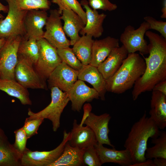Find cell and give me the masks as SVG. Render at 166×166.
I'll return each mask as SVG.
<instances>
[{"label": "cell", "instance_id": "cell-9", "mask_svg": "<svg viewBox=\"0 0 166 166\" xmlns=\"http://www.w3.org/2000/svg\"><path fill=\"white\" fill-rule=\"evenodd\" d=\"M23 37L8 39L0 49V78L15 80L14 71L18 61V50Z\"/></svg>", "mask_w": 166, "mask_h": 166}, {"label": "cell", "instance_id": "cell-2", "mask_svg": "<svg viewBox=\"0 0 166 166\" xmlns=\"http://www.w3.org/2000/svg\"><path fill=\"white\" fill-rule=\"evenodd\" d=\"M159 129L154 121L147 117L146 111L133 124L124 144L125 148L130 152L132 164L146 160L145 155L148 140L150 138L157 137L160 132Z\"/></svg>", "mask_w": 166, "mask_h": 166}, {"label": "cell", "instance_id": "cell-30", "mask_svg": "<svg viewBox=\"0 0 166 166\" xmlns=\"http://www.w3.org/2000/svg\"><path fill=\"white\" fill-rule=\"evenodd\" d=\"M19 10H47L50 8L49 0H12Z\"/></svg>", "mask_w": 166, "mask_h": 166}, {"label": "cell", "instance_id": "cell-27", "mask_svg": "<svg viewBox=\"0 0 166 166\" xmlns=\"http://www.w3.org/2000/svg\"><path fill=\"white\" fill-rule=\"evenodd\" d=\"M94 40L90 36L82 35L73 45V52L83 65L91 62Z\"/></svg>", "mask_w": 166, "mask_h": 166}, {"label": "cell", "instance_id": "cell-29", "mask_svg": "<svg viewBox=\"0 0 166 166\" xmlns=\"http://www.w3.org/2000/svg\"><path fill=\"white\" fill-rule=\"evenodd\" d=\"M151 143L154 145L147 148L145 153L146 159H152L156 158L166 159V132L160 131L159 136L152 139Z\"/></svg>", "mask_w": 166, "mask_h": 166}, {"label": "cell", "instance_id": "cell-17", "mask_svg": "<svg viewBox=\"0 0 166 166\" xmlns=\"http://www.w3.org/2000/svg\"><path fill=\"white\" fill-rule=\"evenodd\" d=\"M68 142L70 146L83 149L94 146L97 143L92 129L87 126H84L78 124L75 119L73 122Z\"/></svg>", "mask_w": 166, "mask_h": 166}, {"label": "cell", "instance_id": "cell-21", "mask_svg": "<svg viewBox=\"0 0 166 166\" xmlns=\"http://www.w3.org/2000/svg\"><path fill=\"white\" fill-rule=\"evenodd\" d=\"M78 79L91 84L98 92L101 99L102 101L105 100V95L107 91L106 80L97 67L90 64L83 65L78 70Z\"/></svg>", "mask_w": 166, "mask_h": 166}, {"label": "cell", "instance_id": "cell-24", "mask_svg": "<svg viewBox=\"0 0 166 166\" xmlns=\"http://www.w3.org/2000/svg\"><path fill=\"white\" fill-rule=\"evenodd\" d=\"M21 156L0 128V166H21Z\"/></svg>", "mask_w": 166, "mask_h": 166}, {"label": "cell", "instance_id": "cell-4", "mask_svg": "<svg viewBox=\"0 0 166 166\" xmlns=\"http://www.w3.org/2000/svg\"><path fill=\"white\" fill-rule=\"evenodd\" d=\"M51 100L50 103L45 108L37 113H34L28 109V117L30 119H47L52 123L53 130L56 132L60 126L61 114L69 101L67 93L58 88H50Z\"/></svg>", "mask_w": 166, "mask_h": 166}, {"label": "cell", "instance_id": "cell-32", "mask_svg": "<svg viewBox=\"0 0 166 166\" xmlns=\"http://www.w3.org/2000/svg\"><path fill=\"white\" fill-rule=\"evenodd\" d=\"M57 51L62 61L65 62L69 66L78 71L82 68L83 65L77 57L72 48L69 47L57 49Z\"/></svg>", "mask_w": 166, "mask_h": 166}, {"label": "cell", "instance_id": "cell-11", "mask_svg": "<svg viewBox=\"0 0 166 166\" xmlns=\"http://www.w3.org/2000/svg\"><path fill=\"white\" fill-rule=\"evenodd\" d=\"M58 10H51L45 25L43 38L57 49L69 47L70 40L66 37L62 26Z\"/></svg>", "mask_w": 166, "mask_h": 166}, {"label": "cell", "instance_id": "cell-34", "mask_svg": "<svg viewBox=\"0 0 166 166\" xmlns=\"http://www.w3.org/2000/svg\"><path fill=\"white\" fill-rule=\"evenodd\" d=\"M44 120L43 118L26 119L24 124L22 127L28 139L38 134L39 127Z\"/></svg>", "mask_w": 166, "mask_h": 166}, {"label": "cell", "instance_id": "cell-22", "mask_svg": "<svg viewBox=\"0 0 166 166\" xmlns=\"http://www.w3.org/2000/svg\"><path fill=\"white\" fill-rule=\"evenodd\" d=\"M61 14V18L64 22V32L70 38V45H73L80 37L79 33L85 24L81 18L72 10H64Z\"/></svg>", "mask_w": 166, "mask_h": 166}, {"label": "cell", "instance_id": "cell-14", "mask_svg": "<svg viewBox=\"0 0 166 166\" xmlns=\"http://www.w3.org/2000/svg\"><path fill=\"white\" fill-rule=\"evenodd\" d=\"M48 18L45 10H28L25 19L26 39H34L38 41L43 38V28Z\"/></svg>", "mask_w": 166, "mask_h": 166}, {"label": "cell", "instance_id": "cell-42", "mask_svg": "<svg viewBox=\"0 0 166 166\" xmlns=\"http://www.w3.org/2000/svg\"><path fill=\"white\" fill-rule=\"evenodd\" d=\"M161 12L162 14L160 17L162 18H166V0L163 1Z\"/></svg>", "mask_w": 166, "mask_h": 166}, {"label": "cell", "instance_id": "cell-12", "mask_svg": "<svg viewBox=\"0 0 166 166\" xmlns=\"http://www.w3.org/2000/svg\"><path fill=\"white\" fill-rule=\"evenodd\" d=\"M78 71L61 62L51 73L47 79L50 88H58L62 91L67 92L77 80Z\"/></svg>", "mask_w": 166, "mask_h": 166}, {"label": "cell", "instance_id": "cell-20", "mask_svg": "<svg viewBox=\"0 0 166 166\" xmlns=\"http://www.w3.org/2000/svg\"><path fill=\"white\" fill-rule=\"evenodd\" d=\"M119 39L110 36L94 40L90 65L97 67L115 48L119 46Z\"/></svg>", "mask_w": 166, "mask_h": 166}, {"label": "cell", "instance_id": "cell-45", "mask_svg": "<svg viewBox=\"0 0 166 166\" xmlns=\"http://www.w3.org/2000/svg\"><path fill=\"white\" fill-rule=\"evenodd\" d=\"M2 15L1 14H0V19L1 18H2Z\"/></svg>", "mask_w": 166, "mask_h": 166}, {"label": "cell", "instance_id": "cell-43", "mask_svg": "<svg viewBox=\"0 0 166 166\" xmlns=\"http://www.w3.org/2000/svg\"><path fill=\"white\" fill-rule=\"evenodd\" d=\"M8 7L3 5L0 2V12L2 11L4 12H8Z\"/></svg>", "mask_w": 166, "mask_h": 166}, {"label": "cell", "instance_id": "cell-39", "mask_svg": "<svg viewBox=\"0 0 166 166\" xmlns=\"http://www.w3.org/2000/svg\"><path fill=\"white\" fill-rule=\"evenodd\" d=\"M92 107L89 103L85 104L83 106L84 113L80 124L83 125L84 121L86 118L89 116L91 112Z\"/></svg>", "mask_w": 166, "mask_h": 166}, {"label": "cell", "instance_id": "cell-6", "mask_svg": "<svg viewBox=\"0 0 166 166\" xmlns=\"http://www.w3.org/2000/svg\"><path fill=\"white\" fill-rule=\"evenodd\" d=\"M70 138V132H64L62 142L55 149L49 151H32L27 148L22 154L21 166H50L62 153Z\"/></svg>", "mask_w": 166, "mask_h": 166}, {"label": "cell", "instance_id": "cell-41", "mask_svg": "<svg viewBox=\"0 0 166 166\" xmlns=\"http://www.w3.org/2000/svg\"><path fill=\"white\" fill-rule=\"evenodd\" d=\"M155 166H166V159L161 158H154L153 160Z\"/></svg>", "mask_w": 166, "mask_h": 166}, {"label": "cell", "instance_id": "cell-18", "mask_svg": "<svg viewBox=\"0 0 166 166\" xmlns=\"http://www.w3.org/2000/svg\"><path fill=\"white\" fill-rule=\"evenodd\" d=\"M102 164L107 163L117 164L122 166H131L132 160L129 151L127 149L118 150L108 148L97 143L94 146Z\"/></svg>", "mask_w": 166, "mask_h": 166}, {"label": "cell", "instance_id": "cell-31", "mask_svg": "<svg viewBox=\"0 0 166 166\" xmlns=\"http://www.w3.org/2000/svg\"><path fill=\"white\" fill-rule=\"evenodd\" d=\"M51 1L58 6V11L61 15L64 10H72L81 18L85 24L86 22V13L80 3L77 0H51Z\"/></svg>", "mask_w": 166, "mask_h": 166}, {"label": "cell", "instance_id": "cell-1", "mask_svg": "<svg viewBox=\"0 0 166 166\" xmlns=\"http://www.w3.org/2000/svg\"><path fill=\"white\" fill-rule=\"evenodd\" d=\"M145 35L149 41V55L146 57L143 56L145 69L134 85L132 92L134 101L142 93L152 90L156 84L166 80V39L148 30Z\"/></svg>", "mask_w": 166, "mask_h": 166}, {"label": "cell", "instance_id": "cell-3", "mask_svg": "<svg viewBox=\"0 0 166 166\" xmlns=\"http://www.w3.org/2000/svg\"><path fill=\"white\" fill-rule=\"evenodd\" d=\"M144 60L139 54L129 53L117 71L106 80L107 91L120 94L131 89L143 74Z\"/></svg>", "mask_w": 166, "mask_h": 166}, {"label": "cell", "instance_id": "cell-28", "mask_svg": "<svg viewBox=\"0 0 166 166\" xmlns=\"http://www.w3.org/2000/svg\"><path fill=\"white\" fill-rule=\"evenodd\" d=\"M39 53L38 41L34 39L22 38L18 49V55L23 57L34 66L37 62Z\"/></svg>", "mask_w": 166, "mask_h": 166}, {"label": "cell", "instance_id": "cell-5", "mask_svg": "<svg viewBox=\"0 0 166 166\" xmlns=\"http://www.w3.org/2000/svg\"><path fill=\"white\" fill-rule=\"evenodd\" d=\"M8 4L7 14L0 19V38L6 40L18 36L23 37L26 33L25 19L28 10L17 9L12 0H6Z\"/></svg>", "mask_w": 166, "mask_h": 166}, {"label": "cell", "instance_id": "cell-8", "mask_svg": "<svg viewBox=\"0 0 166 166\" xmlns=\"http://www.w3.org/2000/svg\"><path fill=\"white\" fill-rule=\"evenodd\" d=\"M39 48L38 59L34 67L41 76L46 81L53 70L62 61L57 49L45 39L38 41Z\"/></svg>", "mask_w": 166, "mask_h": 166}, {"label": "cell", "instance_id": "cell-36", "mask_svg": "<svg viewBox=\"0 0 166 166\" xmlns=\"http://www.w3.org/2000/svg\"><path fill=\"white\" fill-rule=\"evenodd\" d=\"M144 19L148 23L150 29L158 32L162 36L166 39V22L159 21L153 17L149 16H145Z\"/></svg>", "mask_w": 166, "mask_h": 166}, {"label": "cell", "instance_id": "cell-19", "mask_svg": "<svg viewBox=\"0 0 166 166\" xmlns=\"http://www.w3.org/2000/svg\"><path fill=\"white\" fill-rule=\"evenodd\" d=\"M128 53L122 45L114 49L97 68L105 80L112 76L118 69Z\"/></svg>", "mask_w": 166, "mask_h": 166}, {"label": "cell", "instance_id": "cell-13", "mask_svg": "<svg viewBox=\"0 0 166 166\" xmlns=\"http://www.w3.org/2000/svg\"><path fill=\"white\" fill-rule=\"evenodd\" d=\"M67 93L71 102V109L74 111L80 112L85 102L100 98L96 90L89 87L83 81L79 79Z\"/></svg>", "mask_w": 166, "mask_h": 166}, {"label": "cell", "instance_id": "cell-33", "mask_svg": "<svg viewBox=\"0 0 166 166\" xmlns=\"http://www.w3.org/2000/svg\"><path fill=\"white\" fill-rule=\"evenodd\" d=\"M82 159L84 165L89 166H101L102 165L94 146L84 149Z\"/></svg>", "mask_w": 166, "mask_h": 166}, {"label": "cell", "instance_id": "cell-25", "mask_svg": "<svg viewBox=\"0 0 166 166\" xmlns=\"http://www.w3.org/2000/svg\"><path fill=\"white\" fill-rule=\"evenodd\" d=\"M0 90L17 98L23 105L32 104L27 89L15 80L0 78Z\"/></svg>", "mask_w": 166, "mask_h": 166}, {"label": "cell", "instance_id": "cell-26", "mask_svg": "<svg viewBox=\"0 0 166 166\" xmlns=\"http://www.w3.org/2000/svg\"><path fill=\"white\" fill-rule=\"evenodd\" d=\"M84 150L70 146L68 141L61 155L50 166H84L82 159Z\"/></svg>", "mask_w": 166, "mask_h": 166}, {"label": "cell", "instance_id": "cell-10", "mask_svg": "<svg viewBox=\"0 0 166 166\" xmlns=\"http://www.w3.org/2000/svg\"><path fill=\"white\" fill-rule=\"evenodd\" d=\"M14 75L15 80L26 89L47 88L45 81L41 77L34 65L22 56L18 55Z\"/></svg>", "mask_w": 166, "mask_h": 166}, {"label": "cell", "instance_id": "cell-7", "mask_svg": "<svg viewBox=\"0 0 166 166\" xmlns=\"http://www.w3.org/2000/svg\"><path fill=\"white\" fill-rule=\"evenodd\" d=\"M149 30L148 24L144 21L136 29L130 25L125 27L120 41L128 53L139 51L142 55L148 54V44L144 36Z\"/></svg>", "mask_w": 166, "mask_h": 166}, {"label": "cell", "instance_id": "cell-37", "mask_svg": "<svg viewBox=\"0 0 166 166\" xmlns=\"http://www.w3.org/2000/svg\"><path fill=\"white\" fill-rule=\"evenodd\" d=\"M89 6L92 9L111 11L116 10L117 5L111 2L109 0H88Z\"/></svg>", "mask_w": 166, "mask_h": 166}, {"label": "cell", "instance_id": "cell-40", "mask_svg": "<svg viewBox=\"0 0 166 166\" xmlns=\"http://www.w3.org/2000/svg\"><path fill=\"white\" fill-rule=\"evenodd\" d=\"M131 166H155V165L153 160L146 159V160L144 161L133 164Z\"/></svg>", "mask_w": 166, "mask_h": 166}, {"label": "cell", "instance_id": "cell-35", "mask_svg": "<svg viewBox=\"0 0 166 166\" xmlns=\"http://www.w3.org/2000/svg\"><path fill=\"white\" fill-rule=\"evenodd\" d=\"M14 133L15 140L13 144L16 149L22 154L27 148L26 145L28 139L22 127L15 130Z\"/></svg>", "mask_w": 166, "mask_h": 166}, {"label": "cell", "instance_id": "cell-15", "mask_svg": "<svg viewBox=\"0 0 166 166\" xmlns=\"http://www.w3.org/2000/svg\"><path fill=\"white\" fill-rule=\"evenodd\" d=\"M111 119L110 115L107 113L97 115L91 112L83 124H85L92 129L98 143L114 148V146L111 144L108 136L109 132V124Z\"/></svg>", "mask_w": 166, "mask_h": 166}, {"label": "cell", "instance_id": "cell-23", "mask_svg": "<svg viewBox=\"0 0 166 166\" xmlns=\"http://www.w3.org/2000/svg\"><path fill=\"white\" fill-rule=\"evenodd\" d=\"M150 117L161 129L166 127V95L152 90L150 101Z\"/></svg>", "mask_w": 166, "mask_h": 166}, {"label": "cell", "instance_id": "cell-16", "mask_svg": "<svg viewBox=\"0 0 166 166\" xmlns=\"http://www.w3.org/2000/svg\"><path fill=\"white\" fill-rule=\"evenodd\" d=\"M80 3L85 10L86 22L79 33L95 38L100 37L104 32L103 24L107 15L103 13L99 14L97 10L91 8L86 0H82Z\"/></svg>", "mask_w": 166, "mask_h": 166}, {"label": "cell", "instance_id": "cell-38", "mask_svg": "<svg viewBox=\"0 0 166 166\" xmlns=\"http://www.w3.org/2000/svg\"><path fill=\"white\" fill-rule=\"evenodd\" d=\"M152 90L159 91L166 95V80L162 81L156 84Z\"/></svg>", "mask_w": 166, "mask_h": 166}, {"label": "cell", "instance_id": "cell-44", "mask_svg": "<svg viewBox=\"0 0 166 166\" xmlns=\"http://www.w3.org/2000/svg\"><path fill=\"white\" fill-rule=\"evenodd\" d=\"M6 41L5 39L0 38V49Z\"/></svg>", "mask_w": 166, "mask_h": 166}]
</instances>
